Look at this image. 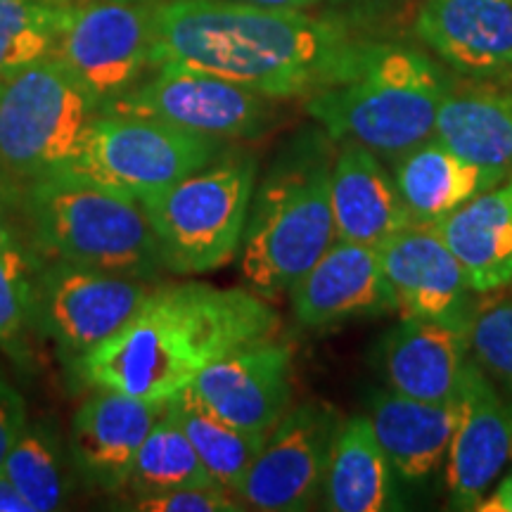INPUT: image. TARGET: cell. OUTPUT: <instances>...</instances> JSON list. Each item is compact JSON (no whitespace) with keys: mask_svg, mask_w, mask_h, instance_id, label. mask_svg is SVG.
<instances>
[{"mask_svg":"<svg viewBox=\"0 0 512 512\" xmlns=\"http://www.w3.org/2000/svg\"><path fill=\"white\" fill-rule=\"evenodd\" d=\"M375 48L342 19L304 10L155 0L152 69H200L271 100L311 98L349 81Z\"/></svg>","mask_w":512,"mask_h":512,"instance_id":"1","label":"cell"},{"mask_svg":"<svg viewBox=\"0 0 512 512\" xmlns=\"http://www.w3.org/2000/svg\"><path fill=\"white\" fill-rule=\"evenodd\" d=\"M278 330V311L249 290L197 280L162 285L124 328L69 368L91 389L166 403L211 363Z\"/></svg>","mask_w":512,"mask_h":512,"instance_id":"2","label":"cell"},{"mask_svg":"<svg viewBox=\"0 0 512 512\" xmlns=\"http://www.w3.org/2000/svg\"><path fill=\"white\" fill-rule=\"evenodd\" d=\"M330 147L320 133H306L256 181L240 245L242 278L254 292H290L335 242Z\"/></svg>","mask_w":512,"mask_h":512,"instance_id":"3","label":"cell"},{"mask_svg":"<svg viewBox=\"0 0 512 512\" xmlns=\"http://www.w3.org/2000/svg\"><path fill=\"white\" fill-rule=\"evenodd\" d=\"M38 259L150 280L162 271L155 233L136 200L69 181L43 178L0 195Z\"/></svg>","mask_w":512,"mask_h":512,"instance_id":"4","label":"cell"},{"mask_svg":"<svg viewBox=\"0 0 512 512\" xmlns=\"http://www.w3.org/2000/svg\"><path fill=\"white\" fill-rule=\"evenodd\" d=\"M448 81L430 57L377 43L349 81L306 98V112L328 138L358 143L380 159H396L434 136Z\"/></svg>","mask_w":512,"mask_h":512,"instance_id":"5","label":"cell"},{"mask_svg":"<svg viewBox=\"0 0 512 512\" xmlns=\"http://www.w3.org/2000/svg\"><path fill=\"white\" fill-rule=\"evenodd\" d=\"M256 171L252 152L223 150L204 169L140 200L164 271L211 273L240 254Z\"/></svg>","mask_w":512,"mask_h":512,"instance_id":"6","label":"cell"},{"mask_svg":"<svg viewBox=\"0 0 512 512\" xmlns=\"http://www.w3.org/2000/svg\"><path fill=\"white\" fill-rule=\"evenodd\" d=\"M98 107L55 55L0 83V195L57 174Z\"/></svg>","mask_w":512,"mask_h":512,"instance_id":"7","label":"cell"},{"mask_svg":"<svg viewBox=\"0 0 512 512\" xmlns=\"http://www.w3.org/2000/svg\"><path fill=\"white\" fill-rule=\"evenodd\" d=\"M221 152V140L162 121L95 114L74 157L53 176L140 202L204 169Z\"/></svg>","mask_w":512,"mask_h":512,"instance_id":"8","label":"cell"},{"mask_svg":"<svg viewBox=\"0 0 512 512\" xmlns=\"http://www.w3.org/2000/svg\"><path fill=\"white\" fill-rule=\"evenodd\" d=\"M150 290L140 278L41 259L31 278V325L74 366L124 328Z\"/></svg>","mask_w":512,"mask_h":512,"instance_id":"9","label":"cell"},{"mask_svg":"<svg viewBox=\"0 0 512 512\" xmlns=\"http://www.w3.org/2000/svg\"><path fill=\"white\" fill-rule=\"evenodd\" d=\"M155 48V0H83L74 5L55 57L105 110L145 81Z\"/></svg>","mask_w":512,"mask_h":512,"instance_id":"10","label":"cell"},{"mask_svg":"<svg viewBox=\"0 0 512 512\" xmlns=\"http://www.w3.org/2000/svg\"><path fill=\"white\" fill-rule=\"evenodd\" d=\"M98 114L162 121L221 143L259 138L273 124V100L221 76L190 67H157Z\"/></svg>","mask_w":512,"mask_h":512,"instance_id":"11","label":"cell"},{"mask_svg":"<svg viewBox=\"0 0 512 512\" xmlns=\"http://www.w3.org/2000/svg\"><path fill=\"white\" fill-rule=\"evenodd\" d=\"M342 418L330 403L306 401L287 411L268 432L242 482L247 508L302 512L323 496L332 441Z\"/></svg>","mask_w":512,"mask_h":512,"instance_id":"12","label":"cell"},{"mask_svg":"<svg viewBox=\"0 0 512 512\" xmlns=\"http://www.w3.org/2000/svg\"><path fill=\"white\" fill-rule=\"evenodd\" d=\"M188 389L230 425L268 434L290 411L292 347L273 337L245 344L202 370Z\"/></svg>","mask_w":512,"mask_h":512,"instance_id":"13","label":"cell"},{"mask_svg":"<svg viewBox=\"0 0 512 512\" xmlns=\"http://www.w3.org/2000/svg\"><path fill=\"white\" fill-rule=\"evenodd\" d=\"M512 463V394L494 389L470 358L463 380V415L446 453L448 508L477 510Z\"/></svg>","mask_w":512,"mask_h":512,"instance_id":"14","label":"cell"},{"mask_svg":"<svg viewBox=\"0 0 512 512\" xmlns=\"http://www.w3.org/2000/svg\"><path fill=\"white\" fill-rule=\"evenodd\" d=\"M290 299L294 318L313 330L399 311L377 247L347 240L325 249L292 285Z\"/></svg>","mask_w":512,"mask_h":512,"instance_id":"15","label":"cell"},{"mask_svg":"<svg viewBox=\"0 0 512 512\" xmlns=\"http://www.w3.org/2000/svg\"><path fill=\"white\" fill-rule=\"evenodd\" d=\"M377 252L401 316L467 323L475 292L437 230L408 226L384 240Z\"/></svg>","mask_w":512,"mask_h":512,"instance_id":"16","label":"cell"},{"mask_svg":"<svg viewBox=\"0 0 512 512\" xmlns=\"http://www.w3.org/2000/svg\"><path fill=\"white\" fill-rule=\"evenodd\" d=\"M415 34L458 74L512 81V0H420Z\"/></svg>","mask_w":512,"mask_h":512,"instance_id":"17","label":"cell"},{"mask_svg":"<svg viewBox=\"0 0 512 512\" xmlns=\"http://www.w3.org/2000/svg\"><path fill=\"white\" fill-rule=\"evenodd\" d=\"M166 403L95 389L72 420V465L83 482L105 494L124 491L133 463Z\"/></svg>","mask_w":512,"mask_h":512,"instance_id":"18","label":"cell"},{"mask_svg":"<svg viewBox=\"0 0 512 512\" xmlns=\"http://www.w3.org/2000/svg\"><path fill=\"white\" fill-rule=\"evenodd\" d=\"M470 358L465 323L403 316L380 344V366L389 389L420 401L458 396Z\"/></svg>","mask_w":512,"mask_h":512,"instance_id":"19","label":"cell"},{"mask_svg":"<svg viewBox=\"0 0 512 512\" xmlns=\"http://www.w3.org/2000/svg\"><path fill=\"white\" fill-rule=\"evenodd\" d=\"M330 200L335 240L380 247L399 230L413 226L392 169L358 143H344L332 162Z\"/></svg>","mask_w":512,"mask_h":512,"instance_id":"20","label":"cell"},{"mask_svg":"<svg viewBox=\"0 0 512 512\" xmlns=\"http://www.w3.org/2000/svg\"><path fill=\"white\" fill-rule=\"evenodd\" d=\"M460 415L463 389L448 401H420L389 389L370 399L368 418L396 475L422 479L446 460Z\"/></svg>","mask_w":512,"mask_h":512,"instance_id":"21","label":"cell"},{"mask_svg":"<svg viewBox=\"0 0 512 512\" xmlns=\"http://www.w3.org/2000/svg\"><path fill=\"white\" fill-rule=\"evenodd\" d=\"M456 254L475 294L512 285V178L430 226Z\"/></svg>","mask_w":512,"mask_h":512,"instance_id":"22","label":"cell"},{"mask_svg":"<svg viewBox=\"0 0 512 512\" xmlns=\"http://www.w3.org/2000/svg\"><path fill=\"white\" fill-rule=\"evenodd\" d=\"M434 140L501 185L512 178V91L472 88L441 100Z\"/></svg>","mask_w":512,"mask_h":512,"instance_id":"23","label":"cell"},{"mask_svg":"<svg viewBox=\"0 0 512 512\" xmlns=\"http://www.w3.org/2000/svg\"><path fill=\"white\" fill-rule=\"evenodd\" d=\"M392 176L413 226H434L496 188L494 178L430 138L392 162Z\"/></svg>","mask_w":512,"mask_h":512,"instance_id":"24","label":"cell"},{"mask_svg":"<svg viewBox=\"0 0 512 512\" xmlns=\"http://www.w3.org/2000/svg\"><path fill=\"white\" fill-rule=\"evenodd\" d=\"M394 470L368 415L342 420L332 441L323 482V508L332 512H384L394 508Z\"/></svg>","mask_w":512,"mask_h":512,"instance_id":"25","label":"cell"},{"mask_svg":"<svg viewBox=\"0 0 512 512\" xmlns=\"http://www.w3.org/2000/svg\"><path fill=\"white\" fill-rule=\"evenodd\" d=\"M166 408L176 415L178 425L188 434L190 444L195 446L209 475L228 491H233L235 496H240L242 482H245L249 467L259 456L268 434L247 432L242 427L230 425L228 420L202 406L188 387L171 396L166 401Z\"/></svg>","mask_w":512,"mask_h":512,"instance_id":"26","label":"cell"},{"mask_svg":"<svg viewBox=\"0 0 512 512\" xmlns=\"http://www.w3.org/2000/svg\"><path fill=\"white\" fill-rule=\"evenodd\" d=\"M72 453L64 448L60 434L46 422L27 425L12 444L0 470L17 486L34 512L64 508L72 494L69 463Z\"/></svg>","mask_w":512,"mask_h":512,"instance_id":"27","label":"cell"},{"mask_svg":"<svg viewBox=\"0 0 512 512\" xmlns=\"http://www.w3.org/2000/svg\"><path fill=\"white\" fill-rule=\"evenodd\" d=\"M219 484L202 465L195 446L188 434L178 425L176 415L164 408L143 446H140L131 477H128V494L150 496L159 491L181 489V486H209ZM221 486V484H219Z\"/></svg>","mask_w":512,"mask_h":512,"instance_id":"28","label":"cell"},{"mask_svg":"<svg viewBox=\"0 0 512 512\" xmlns=\"http://www.w3.org/2000/svg\"><path fill=\"white\" fill-rule=\"evenodd\" d=\"M74 5L0 0V83L55 55Z\"/></svg>","mask_w":512,"mask_h":512,"instance_id":"29","label":"cell"},{"mask_svg":"<svg viewBox=\"0 0 512 512\" xmlns=\"http://www.w3.org/2000/svg\"><path fill=\"white\" fill-rule=\"evenodd\" d=\"M465 328L470 356L512 394V292L477 294Z\"/></svg>","mask_w":512,"mask_h":512,"instance_id":"30","label":"cell"},{"mask_svg":"<svg viewBox=\"0 0 512 512\" xmlns=\"http://www.w3.org/2000/svg\"><path fill=\"white\" fill-rule=\"evenodd\" d=\"M38 256L29 245L0 252V347L15 358L27 354L24 339L31 325V278Z\"/></svg>","mask_w":512,"mask_h":512,"instance_id":"31","label":"cell"},{"mask_svg":"<svg viewBox=\"0 0 512 512\" xmlns=\"http://www.w3.org/2000/svg\"><path fill=\"white\" fill-rule=\"evenodd\" d=\"M242 498L226 486H181V489L159 491L150 496H136L126 508L140 512H235L245 510Z\"/></svg>","mask_w":512,"mask_h":512,"instance_id":"32","label":"cell"},{"mask_svg":"<svg viewBox=\"0 0 512 512\" xmlns=\"http://www.w3.org/2000/svg\"><path fill=\"white\" fill-rule=\"evenodd\" d=\"M27 425V403L22 394L0 375V467Z\"/></svg>","mask_w":512,"mask_h":512,"instance_id":"33","label":"cell"},{"mask_svg":"<svg viewBox=\"0 0 512 512\" xmlns=\"http://www.w3.org/2000/svg\"><path fill=\"white\" fill-rule=\"evenodd\" d=\"M477 512H512V467L477 505Z\"/></svg>","mask_w":512,"mask_h":512,"instance_id":"34","label":"cell"},{"mask_svg":"<svg viewBox=\"0 0 512 512\" xmlns=\"http://www.w3.org/2000/svg\"><path fill=\"white\" fill-rule=\"evenodd\" d=\"M17 245H29V242L24 238L22 226H19V221L15 219V214H12V209L0 200V252Z\"/></svg>","mask_w":512,"mask_h":512,"instance_id":"35","label":"cell"},{"mask_svg":"<svg viewBox=\"0 0 512 512\" xmlns=\"http://www.w3.org/2000/svg\"><path fill=\"white\" fill-rule=\"evenodd\" d=\"M0 512H34L3 470H0Z\"/></svg>","mask_w":512,"mask_h":512,"instance_id":"36","label":"cell"},{"mask_svg":"<svg viewBox=\"0 0 512 512\" xmlns=\"http://www.w3.org/2000/svg\"><path fill=\"white\" fill-rule=\"evenodd\" d=\"M238 3H249L273 10H309L313 5H318L320 0H238Z\"/></svg>","mask_w":512,"mask_h":512,"instance_id":"37","label":"cell"},{"mask_svg":"<svg viewBox=\"0 0 512 512\" xmlns=\"http://www.w3.org/2000/svg\"><path fill=\"white\" fill-rule=\"evenodd\" d=\"M43 3H55V5H76L79 0H43Z\"/></svg>","mask_w":512,"mask_h":512,"instance_id":"38","label":"cell"},{"mask_svg":"<svg viewBox=\"0 0 512 512\" xmlns=\"http://www.w3.org/2000/svg\"><path fill=\"white\" fill-rule=\"evenodd\" d=\"M140 3H150V0H140Z\"/></svg>","mask_w":512,"mask_h":512,"instance_id":"39","label":"cell"}]
</instances>
